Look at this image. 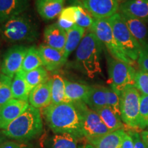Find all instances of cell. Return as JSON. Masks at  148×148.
Returning <instances> with one entry per match:
<instances>
[{"label": "cell", "mask_w": 148, "mask_h": 148, "mask_svg": "<svg viewBox=\"0 0 148 148\" xmlns=\"http://www.w3.org/2000/svg\"><path fill=\"white\" fill-rule=\"evenodd\" d=\"M107 106L121 117L120 96L111 87H106Z\"/></svg>", "instance_id": "32"}, {"label": "cell", "mask_w": 148, "mask_h": 148, "mask_svg": "<svg viewBox=\"0 0 148 148\" xmlns=\"http://www.w3.org/2000/svg\"><path fill=\"white\" fill-rule=\"evenodd\" d=\"M57 24H58L61 28L63 29L65 31L69 30V29H71L72 27H73L74 25H75V23L68 21H66V20L63 19V18H58V21L57 22Z\"/></svg>", "instance_id": "40"}, {"label": "cell", "mask_w": 148, "mask_h": 148, "mask_svg": "<svg viewBox=\"0 0 148 148\" xmlns=\"http://www.w3.org/2000/svg\"><path fill=\"white\" fill-rule=\"evenodd\" d=\"M29 106L28 101L13 98L0 107V129L5 130Z\"/></svg>", "instance_id": "12"}, {"label": "cell", "mask_w": 148, "mask_h": 148, "mask_svg": "<svg viewBox=\"0 0 148 148\" xmlns=\"http://www.w3.org/2000/svg\"><path fill=\"white\" fill-rule=\"evenodd\" d=\"M134 86L142 95H148V72L139 70L135 75Z\"/></svg>", "instance_id": "33"}, {"label": "cell", "mask_w": 148, "mask_h": 148, "mask_svg": "<svg viewBox=\"0 0 148 148\" xmlns=\"http://www.w3.org/2000/svg\"><path fill=\"white\" fill-rule=\"evenodd\" d=\"M134 38L139 44L141 51L148 53V27L147 23L132 16L121 14Z\"/></svg>", "instance_id": "14"}, {"label": "cell", "mask_w": 148, "mask_h": 148, "mask_svg": "<svg viewBox=\"0 0 148 148\" xmlns=\"http://www.w3.org/2000/svg\"><path fill=\"white\" fill-rule=\"evenodd\" d=\"M42 115L56 134H69L77 139L84 136L80 114L73 102L51 103L43 108Z\"/></svg>", "instance_id": "1"}, {"label": "cell", "mask_w": 148, "mask_h": 148, "mask_svg": "<svg viewBox=\"0 0 148 148\" xmlns=\"http://www.w3.org/2000/svg\"><path fill=\"white\" fill-rule=\"evenodd\" d=\"M78 148H95V147H93L92 145H90V143H86V144H84V145L79 146Z\"/></svg>", "instance_id": "43"}, {"label": "cell", "mask_w": 148, "mask_h": 148, "mask_svg": "<svg viewBox=\"0 0 148 148\" xmlns=\"http://www.w3.org/2000/svg\"><path fill=\"white\" fill-rule=\"evenodd\" d=\"M137 61L140 69L148 72V53L140 51Z\"/></svg>", "instance_id": "37"}, {"label": "cell", "mask_w": 148, "mask_h": 148, "mask_svg": "<svg viewBox=\"0 0 148 148\" xmlns=\"http://www.w3.org/2000/svg\"><path fill=\"white\" fill-rule=\"evenodd\" d=\"M90 87L88 85L65 79V95L68 102H84L89 94Z\"/></svg>", "instance_id": "21"}, {"label": "cell", "mask_w": 148, "mask_h": 148, "mask_svg": "<svg viewBox=\"0 0 148 148\" xmlns=\"http://www.w3.org/2000/svg\"><path fill=\"white\" fill-rule=\"evenodd\" d=\"M27 48L24 45H16L5 51L1 62V73L13 78L21 69Z\"/></svg>", "instance_id": "11"}, {"label": "cell", "mask_w": 148, "mask_h": 148, "mask_svg": "<svg viewBox=\"0 0 148 148\" xmlns=\"http://www.w3.org/2000/svg\"><path fill=\"white\" fill-rule=\"evenodd\" d=\"M101 51L100 40L93 32H87L75 50L74 66L90 78L101 75Z\"/></svg>", "instance_id": "2"}, {"label": "cell", "mask_w": 148, "mask_h": 148, "mask_svg": "<svg viewBox=\"0 0 148 148\" xmlns=\"http://www.w3.org/2000/svg\"><path fill=\"white\" fill-rule=\"evenodd\" d=\"M130 134L132 136L134 142V148H146L143 138L138 132H130Z\"/></svg>", "instance_id": "38"}, {"label": "cell", "mask_w": 148, "mask_h": 148, "mask_svg": "<svg viewBox=\"0 0 148 148\" xmlns=\"http://www.w3.org/2000/svg\"><path fill=\"white\" fill-rule=\"evenodd\" d=\"M31 89L25 78V72L22 70L15 74L12 82V93L14 99L28 101Z\"/></svg>", "instance_id": "22"}, {"label": "cell", "mask_w": 148, "mask_h": 148, "mask_svg": "<svg viewBox=\"0 0 148 148\" xmlns=\"http://www.w3.org/2000/svg\"><path fill=\"white\" fill-rule=\"evenodd\" d=\"M140 136L143 138L146 148H148V131H143L140 133Z\"/></svg>", "instance_id": "41"}, {"label": "cell", "mask_w": 148, "mask_h": 148, "mask_svg": "<svg viewBox=\"0 0 148 148\" xmlns=\"http://www.w3.org/2000/svg\"><path fill=\"white\" fill-rule=\"evenodd\" d=\"M94 111H95L98 115L100 116L101 119L111 132L123 129V124L121 117L111 110L108 106H104Z\"/></svg>", "instance_id": "25"}, {"label": "cell", "mask_w": 148, "mask_h": 148, "mask_svg": "<svg viewBox=\"0 0 148 148\" xmlns=\"http://www.w3.org/2000/svg\"><path fill=\"white\" fill-rule=\"evenodd\" d=\"M125 134L124 130L120 129L99 137L88 138L86 140L88 143L95 148H121Z\"/></svg>", "instance_id": "18"}, {"label": "cell", "mask_w": 148, "mask_h": 148, "mask_svg": "<svg viewBox=\"0 0 148 148\" xmlns=\"http://www.w3.org/2000/svg\"><path fill=\"white\" fill-rule=\"evenodd\" d=\"M25 78L31 89L49 81V75L44 66H39L32 71L25 72Z\"/></svg>", "instance_id": "29"}, {"label": "cell", "mask_w": 148, "mask_h": 148, "mask_svg": "<svg viewBox=\"0 0 148 148\" xmlns=\"http://www.w3.org/2000/svg\"><path fill=\"white\" fill-rule=\"evenodd\" d=\"M41 57L42 66L47 71H53L60 69L66 60L64 57V50L54 49L45 44H41L38 47Z\"/></svg>", "instance_id": "13"}, {"label": "cell", "mask_w": 148, "mask_h": 148, "mask_svg": "<svg viewBox=\"0 0 148 148\" xmlns=\"http://www.w3.org/2000/svg\"><path fill=\"white\" fill-rule=\"evenodd\" d=\"M116 41L127 56L132 61L138 60L141 51L139 44L123 21L119 12L108 18Z\"/></svg>", "instance_id": "5"}, {"label": "cell", "mask_w": 148, "mask_h": 148, "mask_svg": "<svg viewBox=\"0 0 148 148\" xmlns=\"http://www.w3.org/2000/svg\"><path fill=\"white\" fill-rule=\"evenodd\" d=\"M76 21L75 24L83 28H90L93 24L94 18L81 5H76Z\"/></svg>", "instance_id": "31"}, {"label": "cell", "mask_w": 148, "mask_h": 148, "mask_svg": "<svg viewBox=\"0 0 148 148\" xmlns=\"http://www.w3.org/2000/svg\"><path fill=\"white\" fill-rule=\"evenodd\" d=\"M42 131L43 124L39 109L29 105L2 132L6 137L23 143L37 138Z\"/></svg>", "instance_id": "3"}, {"label": "cell", "mask_w": 148, "mask_h": 148, "mask_svg": "<svg viewBox=\"0 0 148 148\" xmlns=\"http://www.w3.org/2000/svg\"><path fill=\"white\" fill-rule=\"evenodd\" d=\"M148 127V95H140L139 109V126L140 128Z\"/></svg>", "instance_id": "34"}, {"label": "cell", "mask_w": 148, "mask_h": 148, "mask_svg": "<svg viewBox=\"0 0 148 148\" xmlns=\"http://www.w3.org/2000/svg\"><path fill=\"white\" fill-rule=\"evenodd\" d=\"M0 148H32V147L26 143H23V142L17 143V142L7 140V141L3 142L0 145Z\"/></svg>", "instance_id": "36"}, {"label": "cell", "mask_w": 148, "mask_h": 148, "mask_svg": "<svg viewBox=\"0 0 148 148\" xmlns=\"http://www.w3.org/2000/svg\"><path fill=\"white\" fill-rule=\"evenodd\" d=\"M12 77L0 73V107L13 99L12 93Z\"/></svg>", "instance_id": "30"}, {"label": "cell", "mask_w": 148, "mask_h": 148, "mask_svg": "<svg viewBox=\"0 0 148 148\" xmlns=\"http://www.w3.org/2000/svg\"><path fill=\"white\" fill-rule=\"evenodd\" d=\"M51 80V103L68 102L65 95V79L59 74L53 75Z\"/></svg>", "instance_id": "26"}, {"label": "cell", "mask_w": 148, "mask_h": 148, "mask_svg": "<svg viewBox=\"0 0 148 148\" xmlns=\"http://www.w3.org/2000/svg\"><path fill=\"white\" fill-rule=\"evenodd\" d=\"M73 103L80 114L83 135L86 139L99 137L111 132L97 112L90 109L84 102Z\"/></svg>", "instance_id": "9"}, {"label": "cell", "mask_w": 148, "mask_h": 148, "mask_svg": "<svg viewBox=\"0 0 148 148\" xmlns=\"http://www.w3.org/2000/svg\"><path fill=\"white\" fill-rule=\"evenodd\" d=\"M28 6V0H0V23L23 13Z\"/></svg>", "instance_id": "17"}, {"label": "cell", "mask_w": 148, "mask_h": 148, "mask_svg": "<svg viewBox=\"0 0 148 148\" xmlns=\"http://www.w3.org/2000/svg\"><path fill=\"white\" fill-rule=\"evenodd\" d=\"M42 62L38 48L32 46L27 49L26 55L24 58L21 70L24 72H29L41 66Z\"/></svg>", "instance_id": "27"}, {"label": "cell", "mask_w": 148, "mask_h": 148, "mask_svg": "<svg viewBox=\"0 0 148 148\" xmlns=\"http://www.w3.org/2000/svg\"><path fill=\"white\" fill-rule=\"evenodd\" d=\"M84 103L92 110L106 106V87L99 85L91 86L89 94Z\"/></svg>", "instance_id": "24"}, {"label": "cell", "mask_w": 148, "mask_h": 148, "mask_svg": "<svg viewBox=\"0 0 148 148\" xmlns=\"http://www.w3.org/2000/svg\"><path fill=\"white\" fill-rule=\"evenodd\" d=\"M108 73L110 87L119 96L127 86H134L136 71L132 64L109 57Z\"/></svg>", "instance_id": "6"}, {"label": "cell", "mask_w": 148, "mask_h": 148, "mask_svg": "<svg viewBox=\"0 0 148 148\" xmlns=\"http://www.w3.org/2000/svg\"><path fill=\"white\" fill-rule=\"evenodd\" d=\"M90 31L96 35L101 44L108 49L111 56L127 64H133L134 61L127 56L114 38L112 27L108 19H95Z\"/></svg>", "instance_id": "7"}, {"label": "cell", "mask_w": 148, "mask_h": 148, "mask_svg": "<svg viewBox=\"0 0 148 148\" xmlns=\"http://www.w3.org/2000/svg\"><path fill=\"white\" fill-rule=\"evenodd\" d=\"M85 34V29L75 24L71 29L66 31V40L64 49V54L66 60L73 52L76 50Z\"/></svg>", "instance_id": "23"}, {"label": "cell", "mask_w": 148, "mask_h": 148, "mask_svg": "<svg viewBox=\"0 0 148 148\" xmlns=\"http://www.w3.org/2000/svg\"><path fill=\"white\" fill-rule=\"evenodd\" d=\"M95 19H108L119 10L121 0H79Z\"/></svg>", "instance_id": "10"}, {"label": "cell", "mask_w": 148, "mask_h": 148, "mask_svg": "<svg viewBox=\"0 0 148 148\" xmlns=\"http://www.w3.org/2000/svg\"><path fill=\"white\" fill-rule=\"evenodd\" d=\"M1 38L10 43L31 42L38 38V25L27 14L22 13L1 23Z\"/></svg>", "instance_id": "4"}, {"label": "cell", "mask_w": 148, "mask_h": 148, "mask_svg": "<svg viewBox=\"0 0 148 148\" xmlns=\"http://www.w3.org/2000/svg\"><path fill=\"white\" fill-rule=\"evenodd\" d=\"M66 0H36V8L39 15L45 20H52L60 15Z\"/></svg>", "instance_id": "20"}, {"label": "cell", "mask_w": 148, "mask_h": 148, "mask_svg": "<svg viewBox=\"0 0 148 148\" xmlns=\"http://www.w3.org/2000/svg\"><path fill=\"white\" fill-rule=\"evenodd\" d=\"M1 62L0 61V73H1Z\"/></svg>", "instance_id": "44"}, {"label": "cell", "mask_w": 148, "mask_h": 148, "mask_svg": "<svg viewBox=\"0 0 148 148\" xmlns=\"http://www.w3.org/2000/svg\"><path fill=\"white\" fill-rule=\"evenodd\" d=\"M28 102L34 108H45L51 103V80L34 87L29 93Z\"/></svg>", "instance_id": "16"}, {"label": "cell", "mask_w": 148, "mask_h": 148, "mask_svg": "<svg viewBox=\"0 0 148 148\" xmlns=\"http://www.w3.org/2000/svg\"><path fill=\"white\" fill-rule=\"evenodd\" d=\"M140 100V92L134 86H127L120 94L121 119L132 128L139 126Z\"/></svg>", "instance_id": "8"}, {"label": "cell", "mask_w": 148, "mask_h": 148, "mask_svg": "<svg viewBox=\"0 0 148 148\" xmlns=\"http://www.w3.org/2000/svg\"><path fill=\"white\" fill-rule=\"evenodd\" d=\"M119 13L148 23V0H126L119 5Z\"/></svg>", "instance_id": "15"}, {"label": "cell", "mask_w": 148, "mask_h": 148, "mask_svg": "<svg viewBox=\"0 0 148 148\" xmlns=\"http://www.w3.org/2000/svg\"><path fill=\"white\" fill-rule=\"evenodd\" d=\"M46 148H77V138L69 134H55L48 140Z\"/></svg>", "instance_id": "28"}, {"label": "cell", "mask_w": 148, "mask_h": 148, "mask_svg": "<svg viewBox=\"0 0 148 148\" xmlns=\"http://www.w3.org/2000/svg\"><path fill=\"white\" fill-rule=\"evenodd\" d=\"M5 135L3 134V132H0V145L2 144L3 142H5Z\"/></svg>", "instance_id": "42"}, {"label": "cell", "mask_w": 148, "mask_h": 148, "mask_svg": "<svg viewBox=\"0 0 148 148\" xmlns=\"http://www.w3.org/2000/svg\"><path fill=\"white\" fill-rule=\"evenodd\" d=\"M76 9L77 5H70L66 7L62 10L59 18H63L66 21L75 23L76 21Z\"/></svg>", "instance_id": "35"}, {"label": "cell", "mask_w": 148, "mask_h": 148, "mask_svg": "<svg viewBox=\"0 0 148 148\" xmlns=\"http://www.w3.org/2000/svg\"><path fill=\"white\" fill-rule=\"evenodd\" d=\"M121 148H134V142L130 133L125 132L122 142Z\"/></svg>", "instance_id": "39"}, {"label": "cell", "mask_w": 148, "mask_h": 148, "mask_svg": "<svg viewBox=\"0 0 148 148\" xmlns=\"http://www.w3.org/2000/svg\"><path fill=\"white\" fill-rule=\"evenodd\" d=\"M43 36L45 45L59 50H64L66 40V31L61 28L57 23L46 27Z\"/></svg>", "instance_id": "19"}, {"label": "cell", "mask_w": 148, "mask_h": 148, "mask_svg": "<svg viewBox=\"0 0 148 148\" xmlns=\"http://www.w3.org/2000/svg\"></svg>", "instance_id": "45"}]
</instances>
